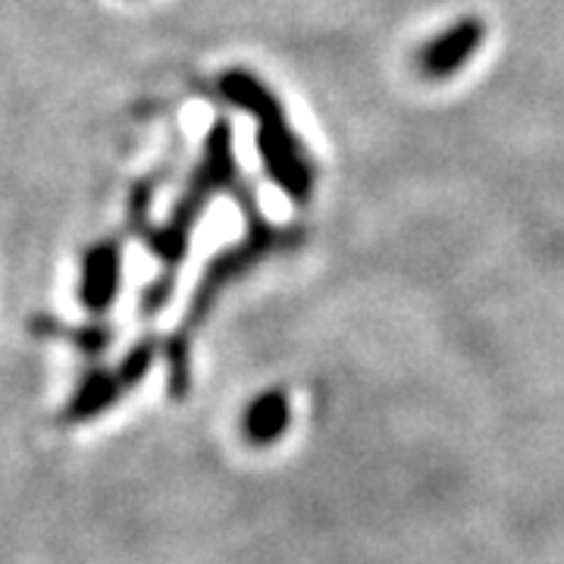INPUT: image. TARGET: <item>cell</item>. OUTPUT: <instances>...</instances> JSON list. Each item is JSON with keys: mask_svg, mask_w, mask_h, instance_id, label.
Segmentation results:
<instances>
[{"mask_svg": "<svg viewBox=\"0 0 564 564\" xmlns=\"http://www.w3.org/2000/svg\"><path fill=\"white\" fill-rule=\"evenodd\" d=\"M486 25L474 17L458 20L440 32L433 41H426L417 51V69L426 79H448L484 47Z\"/></svg>", "mask_w": 564, "mask_h": 564, "instance_id": "obj_5", "label": "cell"}, {"mask_svg": "<svg viewBox=\"0 0 564 564\" xmlns=\"http://www.w3.org/2000/svg\"><path fill=\"white\" fill-rule=\"evenodd\" d=\"M236 176V161H232V132H229V122H217L207 135L204 144L202 166L195 170V176L188 182L182 202L176 204L170 223L158 229V232H148V245L151 251L163 261V280L154 282L144 295V311H158L166 299H170V285H173V270L180 267L182 254L188 248V236H192V226L202 217L204 204L210 202L220 188H226Z\"/></svg>", "mask_w": 564, "mask_h": 564, "instance_id": "obj_1", "label": "cell"}, {"mask_svg": "<svg viewBox=\"0 0 564 564\" xmlns=\"http://www.w3.org/2000/svg\"><path fill=\"white\" fill-rule=\"evenodd\" d=\"M299 242V232H282V229H273L258 217V210L248 214V236L242 242L226 248L220 258H214V263L207 267L204 280L198 282V292H195V302H192V311H188V326H195L198 321H204L207 307L217 302L223 289L232 280L245 276L254 263L273 254V251H282L289 245Z\"/></svg>", "mask_w": 564, "mask_h": 564, "instance_id": "obj_2", "label": "cell"}, {"mask_svg": "<svg viewBox=\"0 0 564 564\" xmlns=\"http://www.w3.org/2000/svg\"><path fill=\"white\" fill-rule=\"evenodd\" d=\"M122 280V254L117 242H98L88 248L85 261H82V280H79V299L88 311L104 314L117 292H120Z\"/></svg>", "mask_w": 564, "mask_h": 564, "instance_id": "obj_6", "label": "cell"}, {"mask_svg": "<svg viewBox=\"0 0 564 564\" xmlns=\"http://www.w3.org/2000/svg\"><path fill=\"white\" fill-rule=\"evenodd\" d=\"M151 361H154V343H139L122 358L117 370L98 367V370L85 373L79 389L63 408L61 423H85L101 417L107 408H113L132 386L144 380V373L151 370Z\"/></svg>", "mask_w": 564, "mask_h": 564, "instance_id": "obj_4", "label": "cell"}, {"mask_svg": "<svg viewBox=\"0 0 564 564\" xmlns=\"http://www.w3.org/2000/svg\"><path fill=\"white\" fill-rule=\"evenodd\" d=\"M289 421H292L289 395L282 389H267L245 408L242 436L251 445L263 448V445L280 443V436L289 430Z\"/></svg>", "mask_w": 564, "mask_h": 564, "instance_id": "obj_7", "label": "cell"}, {"mask_svg": "<svg viewBox=\"0 0 564 564\" xmlns=\"http://www.w3.org/2000/svg\"><path fill=\"white\" fill-rule=\"evenodd\" d=\"M39 333H47V336H66L73 345H79L85 355H98L110 345V329L104 326H85V329H63L61 323L54 321H39L35 323Z\"/></svg>", "mask_w": 564, "mask_h": 564, "instance_id": "obj_8", "label": "cell"}, {"mask_svg": "<svg viewBox=\"0 0 564 564\" xmlns=\"http://www.w3.org/2000/svg\"><path fill=\"white\" fill-rule=\"evenodd\" d=\"M254 120H258V151L267 166V176L276 182L292 202L304 204L314 188V166L302 139L289 129L280 104L263 110Z\"/></svg>", "mask_w": 564, "mask_h": 564, "instance_id": "obj_3", "label": "cell"}]
</instances>
